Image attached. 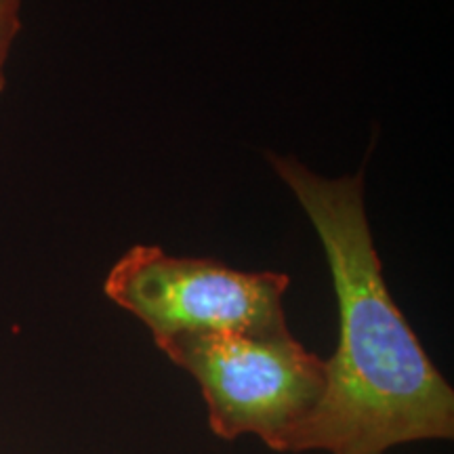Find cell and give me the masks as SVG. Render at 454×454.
<instances>
[{"label":"cell","instance_id":"obj_1","mask_svg":"<svg viewBox=\"0 0 454 454\" xmlns=\"http://www.w3.org/2000/svg\"><path fill=\"white\" fill-rule=\"evenodd\" d=\"M325 251L339 308V343L320 402L284 452L385 454L454 438V389L431 362L383 278L364 204V168L322 177L299 158L265 152Z\"/></svg>","mask_w":454,"mask_h":454},{"label":"cell","instance_id":"obj_2","mask_svg":"<svg viewBox=\"0 0 454 454\" xmlns=\"http://www.w3.org/2000/svg\"><path fill=\"white\" fill-rule=\"evenodd\" d=\"M156 348L194 377L208 427L225 442L254 435L270 450L284 452L288 434L325 394L326 360L305 349L293 333L179 334Z\"/></svg>","mask_w":454,"mask_h":454},{"label":"cell","instance_id":"obj_3","mask_svg":"<svg viewBox=\"0 0 454 454\" xmlns=\"http://www.w3.org/2000/svg\"><path fill=\"white\" fill-rule=\"evenodd\" d=\"M282 271H242L215 259L173 257L160 247L135 244L114 263L106 297L144 322L154 343L200 333L253 337L288 334Z\"/></svg>","mask_w":454,"mask_h":454},{"label":"cell","instance_id":"obj_4","mask_svg":"<svg viewBox=\"0 0 454 454\" xmlns=\"http://www.w3.org/2000/svg\"><path fill=\"white\" fill-rule=\"evenodd\" d=\"M21 7L24 0H0V93L7 87V61L21 32Z\"/></svg>","mask_w":454,"mask_h":454}]
</instances>
